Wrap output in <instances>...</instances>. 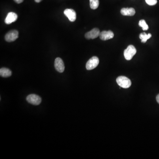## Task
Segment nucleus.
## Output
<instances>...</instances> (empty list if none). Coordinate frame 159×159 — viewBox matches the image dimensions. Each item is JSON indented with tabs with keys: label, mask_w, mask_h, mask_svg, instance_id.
Here are the masks:
<instances>
[{
	"label": "nucleus",
	"mask_w": 159,
	"mask_h": 159,
	"mask_svg": "<svg viewBox=\"0 0 159 159\" xmlns=\"http://www.w3.org/2000/svg\"><path fill=\"white\" fill-rule=\"evenodd\" d=\"M117 85L124 88H129L131 85V81L128 78L125 76H120L117 78Z\"/></svg>",
	"instance_id": "nucleus-1"
},
{
	"label": "nucleus",
	"mask_w": 159,
	"mask_h": 159,
	"mask_svg": "<svg viewBox=\"0 0 159 159\" xmlns=\"http://www.w3.org/2000/svg\"><path fill=\"white\" fill-rule=\"evenodd\" d=\"M137 53V49L132 45H130L124 50V56L126 60H130Z\"/></svg>",
	"instance_id": "nucleus-2"
},
{
	"label": "nucleus",
	"mask_w": 159,
	"mask_h": 159,
	"mask_svg": "<svg viewBox=\"0 0 159 159\" xmlns=\"http://www.w3.org/2000/svg\"><path fill=\"white\" fill-rule=\"evenodd\" d=\"M99 63V59L97 57L94 56L91 57L87 62L86 68L87 69L90 70L96 68Z\"/></svg>",
	"instance_id": "nucleus-3"
},
{
	"label": "nucleus",
	"mask_w": 159,
	"mask_h": 159,
	"mask_svg": "<svg viewBox=\"0 0 159 159\" xmlns=\"http://www.w3.org/2000/svg\"><path fill=\"white\" fill-rule=\"evenodd\" d=\"M18 37V32L17 30H13L8 32L5 35L4 39L8 42H11L16 40Z\"/></svg>",
	"instance_id": "nucleus-4"
},
{
	"label": "nucleus",
	"mask_w": 159,
	"mask_h": 159,
	"mask_svg": "<svg viewBox=\"0 0 159 159\" xmlns=\"http://www.w3.org/2000/svg\"><path fill=\"white\" fill-rule=\"evenodd\" d=\"M27 102L32 105H38L41 102V98L39 95L35 94H30L26 97Z\"/></svg>",
	"instance_id": "nucleus-5"
},
{
	"label": "nucleus",
	"mask_w": 159,
	"mask_h": 159,
	"mask_svg": "<svg viewBox=\"0 0 159 159\" xmlns=\"http://www.w3.org/2000/svg\"><path fill=\"white\" fill-rule=\"evenodd\" d=\"M100 33V30L98 28H94L90 32H87L85 34V37L87 39H95L99 36Z\"/></svg>",
	"instance_id": "nucleus-6"
},
{
	"label": "nucleus",
	"mask_w": 159,
	"mask_h": 159,
	"mask_svg": "<svg viewBox=\"0 0 159 159\" xmlns=\"http://www.w3.org/2000/svg\"><path fill=\"white\" fill-rule=\"evenodd\" d=\"M54 67L57 71L63 72L64 70V65L62 60L60 57L56 58L54 61Z\"/></svg>",
	"instance_id": "nucleus-7"
},
{
	"label": "nucleus",
	"mask_w": 159,
	"mask_h": 159,
	"mask_svg": "<svg viewBox=\"0 0 159 159\" xmlns=\"http://www.w3.org/2000/svg\"><path fill=\"white\" fill-rule=\"evenodd\" d=\"M64 13L71 22H74L76 20L77 15L75 11L72 9H66Z\"/></svg>",
	"instance_id": "nucleus-8"
},
{
	"label": "nucleus",
	"mask_w": 159,
	"mask_h": 159,
	"mask_svg": "<svg viewBox=\"0 0 159 159\" xmlns=\"http://www.w3.org/2000/svg\"><path fill=\"white\" fill-rule=\"evenodd\" d=\"M114 36V33L111 31H102V32L100 33V35H99L100 39L103 41L112 39Z\"/></svg>",
	"instance_id": "nucleus-9"
},
{
	"label": "nucleus",
	"mask_w": 159,
	"mask_h": 159,
	"mask_svg": "<svg viewBox=\"0 0 159 159\" xmlns=\"http://www.w3.org/2000/svg\"><path fill=\"white\" fill-rule=\"evenodd\" d=\"M17 15L16 13L13 12H10L7 15L4 22L7 24H10L13 22H15L17 19Z\"/></svg>",
	"instance_id": "nucleus-10"
},
{
	"label": "nucleus",
	"mask_w": 159,
	"mask_h": 159,
	"mask_svg": "<svg viewBox=\"0 0 159 159\" xmlns=\"http://www.w3.org/2000/svg\"><path fill=\"white\" fill-rule=\"evenodd\" d=\"M121 13L123 16H133L135 15V10L133 8H122L121 10Z\"/></svg>",
	"instance_id": "nucleus-11"
},
{
	"label": "nucleus",
	"mask_w": 159,
	"mask_h": 159,
	"mask_svg": "<svg viewBox=\"0 0 159 159\" xmlns=\"http://www.w3.org/2000/svg\"><path fill=\"white\" fill-rule=\"evenodd\" d=\"M0 75L3 77H8L11 75V71L9 69L2 68L0 69Z\"/></svg>",
	"instance_id": "nucleus-12"
},
{
	"label": "nucleus",
	"mask_w": 159,
	"mask_h": 159,
	"mask_svg": "<svg viewBox=\"0 0 159 159\" xmlns=\"http://www.w3.org/2000/svg\"><path fill=\"white\" fill-rule=\"evenodd\" d=\"M152 37V34L150 33L146 34L145 32L141 33L140 34L139 38L141 40V42L143 43H145L146 42L148 39H150Z\"/></svg>",
	"instance_id": "nucleus-13"
},
{
	"label": "nucleus",
	"mask_w": 159,
	"mask_h": 159,
	"mask_svg": "<svg viewBox=\"0 0 159 159\" xmlns=\"http://www.w3.org/2000/svg\"><path fill=\"white\" fill-rule=\"evenodd\" d=\"M99 5V0H90V6L92 9H96Z\"/></svg>",
	"instance_id": "nucleus-14"
},
{
	"label": "nucleus",
	"mask_w": 159,
	"mask_h": 159,
	"mask_svg": "<svg viewBox=\"0 0 159 159\" xmlns=\"http://www.w3.org/2000/svg\"><path fill=\"white\" fill-rule=\"evenodd\" d=\"M139 25L142 27V30H144V31H146L148 29V25L144 19H141V20H140L139 22Z\"/></svg>",
	"instance_id": "nucleus-15"
},
{
	"label": "nucleus",
	"mask_w": 159,
	"mask_h": 159,
	"mask_svg": "<svg viewBox=\"0 0 159 159\" xmlns=\"http://www.w3.org/2000/svg\"><path fill=\"white\" fill-rule=\"evenodd\" d=\"M146 2L149 5L153 6L155 5L157 3V0H145Z\"/></svg>",
	"instance_id": "nucleus-16"
},
{
	"label": "nucleus",
	"mask_w": 159,
	"mask_h": 159,
	"mask_svg": "<svg viewBox=\"0 0 159 159\" xmlns=\"http://www.w3.org/2000/svg\"><path fill=\"white\" fill-rule=\"evenodd\" d=\"M14 1H15V2L16 3L20 4L23 2L24 0H14Z\"/></svg>",
	"instance_id": "nucleus-17"
},
{
	"label": "nucleus",
	"mask_w": 159,
	"mask_h": 159,
	"mask_svg": "<svg viewBox=\"0 0 159 159\" xmlns=\"http://www.w3.org/2000/svg\"><path fill=\"white\" fill-rule=\"evenodd\" d=\"M156 100L157 102L159 104V94L156 96Z\"/></svg>",
	"instance_id": "nucleus-18"
},
{
	"label": "nucleus",
	"mask_w": 159,
	"mask_h": 159,
	"mask_svg": "<svg viewBox=\"0 0 159 159\" xmlns=\"http://www.w3.org/2000/svg\"><path fill=\"white\" fill-rule=\"evenodd\" d=\"M34 1H35L36 2L39 3L42 0H34Z\"/></svg>",
	"instance_id": "nucleus-19"
}]
</instances>
